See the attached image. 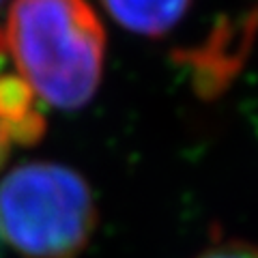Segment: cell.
<instances>
[{
    "label": "cell",
    "mask_w": 258,
    "mask_h": 258,
    "mask_svg": "<svg viewBox=\"0 0 258 258\" xmlns=\"http://www.w3.org/2000/svg\"><path fill=\"white\" fill-rule=\"evenodd\" d=\"M196 258H258V245L241 239L217 241V243L203 249Z\"/></svg>",
    "instance_id": "obj_6"
},
{
    "label": "cell",
    "mask_w": 258,
    "mask_h": 258,
    "mask_svg": "<svg viewBox=\"0 0 258 258\" xmlns=\"http://www.w3.org/2000/svg\"><path fill=\"white\" fill-rule=\"evenodd\" d=\"M256 26L258 11L243 15L237 22L224 20L203 45L176 56L189 67L191 84L203 97L220 95L239 74L254 43Z\"/></svg>",
    "instance_id": "obj_3"
},
{
    "label": "cell",
    "mask_w": 258,
    "mask_h": 258,
    "mask_svg": "<svg viewBox=\"0 0 258 258\" xmlns=\"http://www.w3.org/2000/svg\"><path fill=\"white\" fill-rule=\"evenodd\" d=\"M0 5H3V0H0Z\"/></svg>",
    "instance_id": "obj_8"
},
{
    "label": "cell",
    "mask_w": 258,
    "mask_h": 258,
    "mask_svg": "<svg viewBox=\"0 0 258 258\" xmlns=\"http://www.w3.org/2000/svg\"><path fill=\"white\" fill-rule=\"evenodd\" d=\"M97 228L91 185L56 161H26L0 181V237L22 258H78Z\"/></svg>",
    "instance_id": "obj_2"
},
{
    "label": "cell",
    "mask_w": 258,
    "mask_h": 258,
    "mask_svg": "<svg viewBox=\"0 0 258 258\" xmlns=\"http://www.w3.org/2000/svg\"><path fill=\"white\" fill-rule=\"evenodd\" d=\"M9 151H11V142H9V138L5 136L3 129H0V168H3V164L7 161V157H9Z\"/></svg>",
    "instance_id": "obj_7"
},
{
    "label": "cell",
    "mask_w": 258,
    "mask_h": 258,
    "mask_svg": "<svg viewBox=\"0 0 258 258\" xmlns=\"http://www.w3.org/2000/svg\"><path fill=\"white\" fill-rule=\"evenodd\" d=\"M5 39L37 99L60 110L93 99L103 74L106 32L86 0H15Z\"/></svg>",
    "instance_id": "obj_1"
},
{
    "label": "cell",
    "mask_w": 258,
    "mask_h": 258,
    "mask_svg": "<svg viewBox=\"0 0 258 258\" xmlns=\"http://www.w3.org/2000/svg\"><path fill=\"white\" fill-rule=\"evenodd\" d=\"M0 129L11 144L30 147L45 132L37 95L20 76L0 71Z\"/></svg>",
    "instance_id": "obj_4"
},
{
    "label": "cell",
    "mask_w": 258,
    "mask_h": 258,
    "mask_svg": "<svg viewBox=\"0 0 258 258\" xmlns=\"http://www.w3.org/2000/svg\"><path fill=\"white\" fill-rule=\"evenodd\" d=\"M106 11L129 32L161 37L187 13L191 0H101Z\"/></svg>",
    "instance_id": "obj_5"
}]
</instances>
